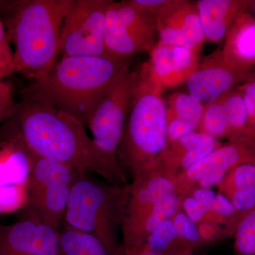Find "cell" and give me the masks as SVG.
<instances>
[{"label":"cell","mask_w":255,"mask_h":255,"mask_svg":"<svg viewBox=\"0 0 255 255\" xmlns=\"http://www.w3.org/2000/svg\"><path fill=\"white\" fill-rule=\"evenodd\" d=\"M75 0L0 1V18L14 58L9 76L23 75L32 82L48 75L60 55L65 18Z\"/></svg>","instance_id":"7a4b0ae2"},{"label":"cell","mask_w":255,"mask_h":255,"mask_svg":"<svg viewBox=\"0 0 255 255\" xmlns=\"http://www.w3.org/2000/svg\"><path fill=\"white\" fill-rule=\"evenodd\" d=\"M179 210L180 199L177 193L157 203L143 220L130 243L124 248V255H137L140 253L151 233L164 221L170 219Z\"/></svg>","instance_id":"d6986e66"},{"label":"cell","mask_w":255,"mask_h":255,"mask_svg":"<svg viewBox=\"0 0 255 255\" xmlns=\"http://www.w3.org/2000/svg\"><path fill=\"white\" fill-rule=\"evenodd\" d=\"M137 9L156 18L167 12L179 0H128Z\"/></svg>","instance_id":"f546056e"},{"label":"cell","mask_w":255,"mask_h":255,"mask_svg":"<svg viewBox=\"0 0 255 255\" xmlns=\"http://www.w3.org/2000/svg\"><path fill=\"white\" fill-rule=\"evenodd\" d=\"M197 226L201 241L204 245L214 243L219 240L226 238L223 228L219 225L201 221Z\"/></svg>","instance_id":"836d02e7"},{"label":"cell","mask_w":255,"mask_h":255,"mask_svg":"<svg viewBox=\"0 0 255 255\" xmlns=\"http://www.w3.org/2000/svg\"><path fill=\"white\" fill-rule=\"evenodd\" d=\"M137 255H193L191 253H154V252L142 251Z\"/></svg>","instance_id":"8d00e7d4"},{"label":"cell","mask_w":255,"mask_h":255,"mask_svg":"<svg viewBox=\"0 0 255 255\" xmlns=\"http://www.w3.org/2000/svg\"><path fill=\"white\" fill-rule=\"evenodd\" d=\"M254 76L252 70L244 71L228 64L219 48L200 62L186 85L188 93L206 105L231 92L241 82H246Z\"/></svg>","instance_id":"7c38bea8"},{"label":"cell","mask_w":255,"mask_h":255,"mask_svg":"<svg viewBox=\"0 0 255 255\" xmlns=\"http://www.w3.org/2000/svg\"><path fill=\"white\" fill-rule=\"evenodd\" d=\"M179 199L181 210L196 224L201 223L205 216L206 211L200 204L191 194L179 197Z\"/></svg>","instance_id":"d6a6232c"},{"label":"cell","mask_w":255,"mask_h":255,"mask_svg":"<svg viewBox=\"0 0 255 255\" xmlns=\"http://www.w3.org/2000/svg\"><path fill=\"white\" fill-rule=\"evenodd\" d=\"M177 177L157 163L150 170L130 180L127 215L122 228L123 249L156 204L176 193Z\"/></svg>","instance_id":"8fae6325"},{"label":"cell","mask_w":255,"mask_h":255,"mask_svg":"<svg viewBox=\"0 0 255 255\" xmlns=\"http://www.w3.org/2000/svg\"><path fill=\"white\" fill-rule=\"evenodd\" d=\"M253 1L246 0H199L198 13L205 41L219 43L226 39L238 17Z\"/></svg>","instance_id":"2e32d148"},{"label":"cell","mask_w":255,"mask_h":255,"mask_svg":"<svg viewBox=\"0 0 255 255\" xmlns=\"http://www.w3.org/2000/svg\"><path fill=\"white\" fill-rule=\"evenodd\" d=\"M204 106L189 93L175 92L169 97L166 106L167 145L196 130Z\"/></svg>","instance_id":"ac0fdd59"},{"label":"cell","mask_w":255,"mask_h":255,"mask_svg":"<svg viewBox=\"0 0 255 255\" xmlns=\"http://www.w3.org/2000/svg\"><path fill=\"white\" fill-rule=\"evenodd\" d=\"M85 128L78 119L52 106L23 97L1 124V136L6 145L27 156L54 159L112 184L128 185V178L110 164Z\"/></svg>","instance_id":"6da1fadb"},{"label":"cell","mask_w":255,"mask_h":255,"mask_svg":"<svg viewBox=\"0 0 255 255\" xmlns=\"http://www.w3.org/2000/svg\"><path fill=\"white\" fill-rule=\"evenodd\" d=\"M178 238L195 249L204 246L199 235L198 226L182 210H179L171 218Z\"/></svg>","instance_id":"83f0119b"},{"label":"cell","mask_w":255,"mask_h":255,"mask_svg":"<svg viewBox=\"0 0 255 255\" xmlns=\"http://www.w3.org/2000/svg\"><path fill=\"white\" fill-rule=\"evenodd\" d=\"M137 79L117 157L132 180L155 167L167 146L164 88L149 63L137 70Z\"/></svg>","instance_id":"277c9868"},{"label":"cell","mask_w":255,"mask_h":255,"mask_svg":"<svg viewBox=\"0 0 255 255\" xmlns=\"http://www.w3.org/2000/svg\"><path fill=\"white\" fill-rule=\"evenodd\" d=\"M155 23L159 42L201 51L205 37L195 2L179 0Z\"/></svg>","instance_id":"5bb4252c"},{"label":"cell","mask_w":255,"mask_h":255,"mask_svg":"<svg viewBox=\"0 0 255 255\" xmlns=\"http://www.w3.org/2000/svg\"><path fill=\"white\" fill-rule=\"evenodd\" d=\"M255 187V164H244L229 171L218 185L219 192L225 196L233 191Z\"/></svg>","instance_id":"d4e9b609"},{"label":"cell","mask_w":255,"mask_h":255,"mask_svg":"<svg viewBox=\"0 0 255 255\" xmlns=\"http://www.w3.org/2000/svg\"><path fill=\"white\" fill-rule=\"evenodd\" d=\"M150 53L148 63L164 89L186 83L201 62L199 50L159 41Z\"/></svg>","instance_id":"9a60e30c"},{"label":"cell","mask_w":255,"mask_h":255,"mask_svg":"<svg viewBox=\"0 0 255 255\" xmlns=\"http://www.w3.org/2000/svg\"><path fill=\"white\" fill-rule=\"evenodd\" d=\"M28 184L0 186V214H10L26 206Z\"/></svg>","instance_id":"4316f807"},{"label":"cell","mask_w":255,"mask_h":255,"mask_svg":"<svg viewBox=\"0 0 255 255\" xmlns=\"http://www.w3.org/2000/svg\"><path fill=\"white\" fill-rule=\"evenodd\" d=\"M137 79V71L132 70L131 65L124 68L105 92L87 126L99 150L114 167L122 172L117 153Z\"/></svg>","instance_id":"52a82bcc"},{"label":"cell","mask_w":255,"mask_h":255,"mask_svg":"<svg viewBox=\"0 0 255 255\" xmlns=\"http://www.w3.org/2000/svg\"><path fill=\"white\" fill-rule=\"evenodd\" d=\"M239 89L243 92L248 109V117L249 119H251L255 114V76L245 82L244 85L240 87Z\"/></svg>","instance_id":"e575fe53"},{"label":"cell","mask_w":255,"mask_h":255,"mask_svg":"<svg viewBox=\"0 0 255 255\" xmlns=\"http://www.w3.org/2000/svg\"><path fill=\"white\" fill-rule=\"evenodd\" d=\"M28 182L29 217L58 230L78 171L54 159L29 156Z\"/></svg>","instance_id":"8992f818"},{"label":"cell","mask_w":255,"mask_h":255,"mask_svg":"<svg viewBox=\"0 0 255 255\" xmlns=\"http://www.w3.org/2000/svg\"><path fill=\"white\" fill-rule=\"evenodd\" d=\"M31 172L29 158L23 151L6 145L0 152V186L28 184Z\"/></svg>","instance_id":"ffe728a7"},{"label":"cell","mask_w":255,"mask_h":255,"mask_svg":"<svg viewBox=\"0 0 255 255\" xmlns=\"http://www.w3.org/2000/svg\"><path fill=\"white\" fill-rule=\"evenodd\" d=\"M216 194L217 192L213 190L212 189L196 187L193 189L189 194H191L200 204L203 209L205 210L206 214L211 210Z\"/></svg>","instance_id":"d590c367"},{"label":"cell","mask_w":255,"mask_h":255,"mask_svg":"<svg viewBox=\"0 0 255 255\" xmlns=\"http://www.w3.org/2000/svg\"><path fill=\"white\" fill-rule=\"evenodd\" d=\"M3 78H4V71L0 65V80H3Z\"/></svg>","instance_id":"74e56055"},{"label":"cell","mask_w":255,"mask_h":255,"mask_svg":"<svg viewBox=\"0 0 255 255\" xmlns=\"http://www.w3.org/2000/svg\"><path fill=\"white\" fill-rule=\"evenodd\" d=\"M224 107L229 128L228 140L236 137L251 136L248 127V109L243 92L239 88L233 89L226 94Z\"/></svg>","instance_id":"603a6c76"},{"label":"cell","mask_w":255,"mask_h":255,"mask_svg":"<svg viewBox=\"0 0 255 255\" xmlns=\"http://www.w3.org/2000/svg\"><path fill=\"white\" fill-rule=\"evenodd\" d=\"M59 233L60 255H109L97 238L65 224Z\"/></svg>","instance_id":"44dd1931"},{"label":"cell","mask_w":255,"mask_h":255,"mask_svg":"<svg viewBox=\"0 0 255 255\" xmlns=\"http://www.w3.org/2000/svg\"><path fill=\"white\" fill-rule=\"evenodd\" d=\"M1 255H60L58 230L28 217L0 230Z\"/></svg>","instance_id":"4fadbf2b"},{"label":"cell","mask_w":255,"mask_h":255,"mask_svg":"<svg viewBox=\"0 0 255 255\" xmlns=\"http://www.w3.org/2000/svg\"><path fill=\"white\" fill-rule=\"evenodd\" d=\"M155 18L128 1H112L106 15L105 45L114 58H132L156 45Z\"/></svg>","instance_id":"ba28073f"},{"label":"cell","mask_w":255,"mask_h":255,"mask_svg":"<svg viewBox=\"0 0 255 255\" xmlns=\"http://www.w3.org/2000/svg\"><path fill=\"white\" fill-rule=\"evenodd\" d=\"M226 197L232 203L240 223L242 220L255 210V187L238 189Z\"/></svg>","instance_id":"f1b7e54d"},{"label":"cell","mask_w":255,"mask_h":255,"mask_svg":"<svg viewBox=\"0 0 255 255\" xmlns=\"http://www.w3.org/2000/svg\"><path fill=\"white\" fill-rule=\"evenodd\" d=\"M14 53L8 41L4 24L0 18V65L4 71V78L9 76L10 68L13 63Z\"/></svg>","instance_id":"4dcf8cb0"},{"label":"cell","mask_w":255,"mask_h":255,"mask_svg":"<svg viewBox=\"0 0 255 255\" xmlns=\"http://www.w3.org/2000/svg\"><path fill=\"white\" fill-rule=\"evenodd\" d=\"M128 186L112 184L95 174L79 172L69 196L65 224L97 238L109 255H124L122 228Z\"/></svg>","instance_id":"5b68a950"},{"label":"cell","mask_w":255,"mask_h":255,"mask_svg":"<svg viewBox=\"0 0 255 255\" xmlns=\"http://www.w3.org/2000/svg\"><path fill=\"white\" fill-rule=\"evenodd\" d=\"M14 87L2 80L0 85V126L3 124L15 105Z\"/></svg>","instance_id":"1f68e13d"},{"label":"cell","mask_w":255,"mask_h":255,"mask_svg":"<svg viewBox=\"0 0 255 255\" xmlns=\"http://www.w3.org/2000/svg\"><path fill=\"white\" fill-rule=\"evenodd\" d=\"M112 0H75L64 21L60 55L110 56L105 45L106 15Z\"/></svg>","instance_id":"9c48e42d"},{"label":"cell","mask_w":255,"mask_h":255,"mask_svg":"<svg viewBox=\"0 0 255 255\" xmlns=\"http://www.w3.org/2000/svg\"><path fill=\"white\" fill-rule=\"evenodd\" d=\"M226 95L217 100L204 106L202 116L196 131L207 134L219 140L229 135V128L225 112Z\"/></svg>","instance_id":"cb8c5ba5"},{"label":"cell","mask_w":255,"mask_h":255,"mask_svg":"<svg viewBox=\"0 0 255 255\" xmlns=\"http://www.w3.org/2000/svg\"><path fill=\"white\" fill-rule=\"evenodd\" d=\"M132 58L66 57L42 80L32 82L23 97L52 106L87 127L108 87Z\"/></svg>","instance_id":"3957f363"},{"label":"cell","mask_w":255,"mask_h":255,"mask_svg":"<svg viewBox=\"0 0 255 255\" xmlns=\"http://www.w3.org/2000/svg\"><path fill=\"white\" fill-rule=\"evenodd\" d=\"M233 237V255H255V210L242 220Z\"/></svg>","instance_id":"484cf974"},{"label":"cell","mask_w":255,"mask_h":255,"mask_svg":"<svg viewBox=\"0 0 255 255\" xmlns=\"http://www.w3.org/2000/svg\"><path fill=\"white\" fill-rule=\"evenodd\" d=\"M221 51L228 64L251 71L255 65V18L250 13H243L236 20Z\"/></svg>","instance_id":"e0dca14e"},{"label":"cell","mask_w":255,"mask_h":255,"mask_svg":"<svg viewBox=\"0 0 255 255\" xmlns=\"http://www.w3.org/2000/svg\"><path fill=\"white\" fill-rule=\"evenodd\" d=\"M244 164H255V137L228 139L205 158L178 174L176 193L182 197L190 194L196 187H218L231 169Z\"/></svg>","instance_id":"30bf717a"},{"label":"cell","mask_w":255,"mask_h":255,"mask_svg":"<svg viewBox=\"0 0 255 255\" xmlns=\"http://www.w3.org/2000/svg\"></svg>","instance_id":"ab89813d"},{"label":"cell","mask_w":255,"mask_h":255,"mask_svg":"<svg viewBox=\"0 0 255 255\" xmlns=\"http://www.w3.org/2000/svg\"><path fill=\"white\" fill-rule=\"evenodd\" d=\"M2 80H0V85H1V82H2Z\"/></svg>","instance_id":"f35d334b"},{"label":"cell","mask_w":255,"mask_h":255,"mask_svg":"<svg viewBox=\"0 0 255 255\" xmlns=\"http://www.w3.org/2000/svg\"><path fill=\"white\" fill-rule=\"evenodd\" d=\"M195 250L194 247L178 238L170 219L164 221L151 233L142 251L154 253H194Z\"/></svg>","instance_id":"7402d4cb"}]
</instances>
